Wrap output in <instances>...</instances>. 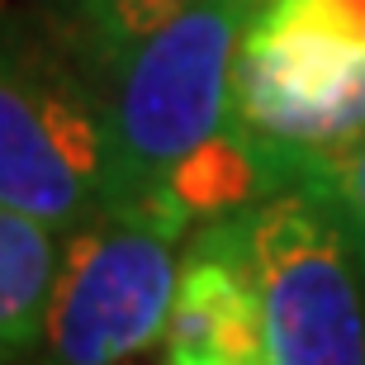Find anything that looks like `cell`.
Listing matches in <instances>:
<instances>
[{
  "mask_svg": "<svg viewBox=\"0 0 365 365\" xmlns=\"http://www.w3.org/2000/svg\"><path fill=\"white\" fill-rule=\"evenodd\" d=\"M261 14L304 19V24H318V29H327V34L365 43V0H266Z\"/></svg>",
  "mask_w": 365,
  "mask_h": 365,
  "instance_id": "30bf717a",
  "label": "cell"
},
{
  "mask_svg": "<svg viewBox=\"0 0 365 365\" xmlns=\"http://www.w3.org/2000/svg\"><path fill=\"white\" fill-rule=\"evenodd\" d=\"M0 209L62 237L109 209L105 86L53 14H0Z\"/></svg>",
  "mask_w": 365,
  "mask_h": 365,
  "instance_id": "7a4b0ae2",
  "label": "cell"
},
{
  "mask_svg": "<svg viewBox=\"0 0 365 365\" xmlns=\"http://www.w3.org/2000/svg\"><path fill=\"white\" fill-rule=\"evenodd\" d=\"M166 361L190 365H271L266 323L237 228L228 218L204 223L180 261V284L166 327Z\"/></svg>",
  "mask_w": 365,
  "mask_h": 365,
  "instance_id": "8992f818",
  "label": "cell"
},
{
  "mask_svg": "<svg viewBox=\"0 0 365 365\" xmlns=\"http://www.w3.org/2000/svg\"><path fill=\"white\" fill-rule=\"evenodd\" d=\"M232 119L313 171L365 133V43L257 14L232 67Z\"/></svg>",
  "mask_w": 365,
  "mask_h": 365,
  "instance_id": "5b68a950",
  "label": "cell"
},
{
  "mask_svg": "<svg viewBox=\"0 0 365 365\" xmlns=\"http://www.w3.org/2000/svg\"><path fill=\"white\" fill-rule=\"evenodd\" d=\"M309 185H318L327 200L337 204V214L346 218L356 247L365 257V133L356 143H346L341 152L323 157V162L309 171Z\"/></svg>",
  "mask_w": 365,
  "mask_h": 365,
  "instance_id": "9c48e42d",
  "label": "cell"
},
{
  "mask_svg": "<svg viewBox=\"0 0 365 365\" xmlns=\"http://www.w3.org/2000/svg\"><path fill=\"white\" fill-rule=\"evenodd\" d=\"M261 5L266 0H190L109 71L105 214L152 218L180 232L166 214L171 180L232 123V67Z\"/></svg>",
  "mask_w": 365,
  "mask_h": 365,
  "instance_id": "6da1fadb",
  "label": "cell"
},
{
  "mask_svg": "<svg viewBox=\"0 0 365 365\" xmlns=\"http://www.w3.org/2000/svg\"><path fill=\"white\" fill-rule=\"evenodd\" d=\"M271 365H365V257L318 185L232 214Z\"/></svg>",
  "mask_w": 365,
  "mask_h": 365,
  "instance_id": "3957f363",
  "label": "cell"
},
{
  "mask_svg": "<svg viewBox=\"0 0 365 365\" xmlns=\"http://www.w3.org/2000/svg\"><path fill=\"white\" fill-rule=\"evenodd\" d=\"M190 0H57L53 19L71 38V48L86 57V67L109 81V71L148 38L152 29H162L171 14Z\"/></svg>",
  "mask_w": 365,
  "mask_h": 365,
  "instance_id": "ba28073f",
  "label": "cell"
},
{
  "mask_svg": "<svg viewBox=\"0 0 365 365\" xmlns=\"http://www.w3.org/2000/svg\"><path fill=\"white\" fill-rule=\"evenodd\" d=\"M176 247L180 232L133 214H100L67 232L29 365H138L171 327Z\"/></svg>",
  "mask_w": 365,
  "mask_h": 365,
  "instance_id": "277c9868",
  "label": "cell"
},
{
  "mask_svg": "<svg viewBox=\"0 0 365 365\" xmlns=\"http://www.w3.org/2000/svg\"><path fill=\"white\" fill-rule=\"evenodd\" d=\"M62 232L14 209H0V365L34 356L48 323Z\"/></svg>",
  "mask_w": 365,
  "mask_h": 365,
  "instance_id": "52a82bcc",
  "label": "cell"
},
{
  "mask_svg": "<svg viewBox=\"0 0 365 365\" xmlns=\"http://www.w3.org/2000/svg\"><path fill=\"white\" fill-rule=\"evenodd\" d=\"M166 365H190V361H166Z\"/></svg>",
  "mask_w": 365,
  "mask_h": 365,
  "instance_id": "8fae6325",
  "label": "cell"
}]
</instances>
